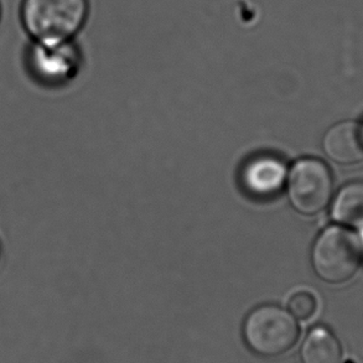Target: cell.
Here are the masks:
<instances>
[{"label": "cell", "mask_w": 363, "mask_h": 363, "mask_svg": "<svg viewBox=\"0 0 363 363\" xmlns=\"http://www.w3.org/2000/svg\"><path fill=\"white\" fill-rule=\"evenodd\" d=\"M89 0H24L21 20L28 34L44 46L66 44L84 26Z\"/></svg>", "instance_id": "obj_1"}, {"label": "cell", "mask_w": 363, "mask_h": 363, "mask_svg": "<svg viewBox=\"0 0 363 363\" xmlns=\"http://www.w3.org/2000/svg\"><path fill=\"white\" fill-rule=\"evenodd\" d=\"M298 321L289 310L265 304L252 310L243 324V339L255 354L264 357L281 356L299 340Z\"/></svg>", "instance_id": "obj_2"}, {"label": "cell", "mask_w": 363, "mask_h": 363, "mask_svg": "<svg viewBox=\"0 0 363 363\" xmlns=\"http://www.w3.org/2000/svg\"><path fill=\"white\" fill-rule=\"evenodd\" d=\"M362 248L359 237L345 227H328L316 238L311 264L320 279L341 284L354 277L361 264Z\"/></svg>", "instance_id": "obj_3"}, {"label": "cell", "mask_w": 363, "mask_h": 363, "mask_svg": "<svg viewBox=\"0 0 363 363\" xmlns=\"http://www.w3.org/2000/svg\"><path fill=\"white\" fill-rule=\"evenodd\" d=\"M286 191L296 211L305 216L318 215L331 201L334 192L333 174L323 160L303 157L290 169Z\"/></svg>", "instance_id": "obj_4"}, {"label": "cell", "mask_w": 363, "mask_h": 363, "mask_svg": "<svg viewBox=\"0 0 363 363\" xmlns=\"http://www.w3.org/2000/svg\"><path fill=\"white\" fill-rule=\"evenodd\" d=\"M288 174V165L281 157L270 152L257 154L242 167V187L255 199L269 200L284 189Z\"/></svg>", "instance_id": "obj_5"}, {"label": "cell", "mask_w": 363, "mask_h": 363, "mask_svg": "<svg viewBox=\"0 0 363 363\" xmlns=\"http://www.w3.org/2000/svg\"><path fill=\"white\" fill-rule=\"evenodd\" d=\"M323 149L329 159L341 165L362 162V124L354 121L336 123L325 133Z\"/></svg>", "instance_id": "obj_6"}, {"label": "cell", "mask_w": 363, "mask_h": 363, "mask_svg": "<svg viewBox=\"0 0 363 363\" xmlns=\"http://www.w3.org/2000/svg\"><path fill=\"white\" fill-rule=\"evenodd\" d=\"M342 346L330 330L315 328L306 335L300 359L301 363H341Z\"/></svg>", "instance_id": "obj_7"}, {"label": "cell", "mask_w": 363, "mask_h": 363, "mask_svg": "<svg viewBox=\"0 0 363 363\" xmlns=\"http://www.w3.org/2000/svg\"><path fill=\"white\" fill-rule=\"evenodd\" d=\"M331 217L342 226L363 228V182H350L335 196Z\"/></svg>", "instance_id": "obj_8"}, {"label": "cell", "mask_w": 363, "mask_h": 363, "mask_svg": "<svg viewBox=\"0 0 363 363\" xmlns=\"http://www.w3.org/2000/svg\"><path fill=\"white\" fill-rule=\"evenodd\" d=\"M288 306H289L290 314L293 315L295 319L305 321L314 316L318 309V300L313 293L301 290L291 295Z\"/></svg>", "instance_id": "obj_9"}, {"label": "cell", "mask_w": 363, "mask_h": 363, "mask_svg": "<svg viewBox=\"0 0 363 363\" xmlns=\"http://www.w3.org/2000/svg\"><path fill=\"white\" fill-rule=\"evenodd\" d=\"M0 255H1V250H0Z\"/></svg>", "instance_id": "obj_10"}]
</instances>
